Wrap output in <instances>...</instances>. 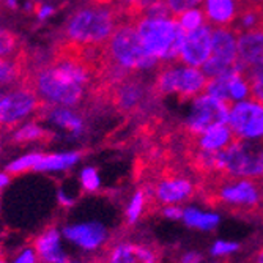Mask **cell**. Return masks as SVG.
<instances>
[{
    "label": "cell",
    "mask_w": 263,
    "mask_h": 263,
    "mask_svg": "<svg viewBox=\"0 0 263 263\" xmlns=\"http://www.w3.org/2000/svg\"><path fill=\"white\" fill-rule=\"evenodd\" d=\"M69 49L59 52L49 63L33 68L27 76L43 106L78 107L98 78V63L90 62L79 49Z\"/></svg>",
    "instance_id": "6da1fadb"
},
{
    "label": "cell",
    "mask_w": 263,
    "mask_h": 263,
    "mask_svg": "<svg viewBox=\"0 0 263 263\" xmlns=\"http://www.w3.org/2000/svg\"><path fill=\"white\" fill-rule=\"evenodd\" d=\"M129 21L114 0H93L69 14L63 26V40L73 49L104 47L115 29Z\"/></svg>",
    "instance_id": "7a4b0ae2"
},
{
    "label": "cell",
    "mask_w": 263,
    "mask_h": 263,
    "mask_svg": "<svg viewBox=\"0 0 263 263\" xmlns=\"http://www.w3.org/2000/svg\"><path fill=\"white\" fill-rule=\"evenodd\" d=\"M199 187L202 199L210 206L222 208L235 214L263 213V178L216 172L202 177Z\"/></svg>",
    "instance_id": "3957f363"
},
{
    "label": "cell",
    "mask_w": 263,
    "mask_h": 263,
    "mask_svg": "<svg viewBox=\"0 0 263 263\" xmlns=\"http://www.w3.org/2000/svg\"><path fill=\"white\" fill-rule=\"evenodd\" d=\"M103 51L104 62L107 65L122 69L128 74H137L159 68V62L148 55L143 47L133 21H123L115 29Z\"/></svg>",
    "instance_id": "277c9868"
},
{
    "label": "cell",
    "mask_w": 263,
    "mask_h": 263,
    "mask_svg": "<svg viewBox=\"0 0 263 263\" xmlns=\"http://www.w3.org/2000/svg\"><path fill=\"white\" fill-rule=\"evenodd\" d=\"M133 22L145 51L156 59L159 65L178 60L184 32L175 22L174 16L150 17L142 14Z\"/></svg>",
    "instance_id": "5b68a950"
},
{
    "label": "cell",
    "mask_w": 263,
    "mask_h": 263,
    "mask_svg": "<svg viewBox=\"0 0 263 263\" xmlns=\"http://www.w3.org/2000/svg\"><path fill=\"white\" fill-rule=\"evenodd\" d=\"M210 78L202 71L183 63H162L156 73L153 82V91L159 97L177 95L183 101L194 100L199 95L205 93Z\"/></svg>",
    "instance_id": "8992f818"
},
{
    "label": "cell",
    "mask_w": 263,
    "mask_h": 263,
    "mask_svg": "<svg viewBox=\"0 0 263 263\" xmlns=\"http://www.w3.org/2000/svg\"><path fill=\"white\" fill-rule=\"evenodd\" d=\"M219 171L229 175L263 178V139H238L218 153Z\"/></svg>",
    "instance_id": "52a82bcc"
},
{
    "label": "cell",
    "mask_w": 263,
    "mask_h": 263,
    "mask_svg": "<svg viewBox=\"0 0 263 263\" xmlns=\"http://www.w3.org/2000/svg\"><path fill=\"white\" fill-rule=\"evenodd\" d=\"M41 101L29 82L0 90V129L16 128L41 112Z\"/></svg>",
    "instance_id": "ba28073f"
},
{
    "label": "cell",
    "mask_w": 263,
    "mask_h": 263,
    "mask_svg": "<svg viewBox=\"0 0 263 263\" xmlns=\"http://www.w3.org/2000/svg\"><path fill=\"white\" fill-rule=\"evenodd\" d=\"M230 107L219 101L211 95H199L194 98L193 112H191L187 122L184 125V131L189 134H200L213 126L224 125L229 122Z\"/></svg>",
    "instance_id": "9c48e42d"
},
{
    "label": "cell",
    "mask_w": 263,
    "mask_h": 263,
    "mask_svg": "<svg viewBox=\"0 0 263 263\" xmlns=\"http://www.w3.org/2000/svg\"><path fill=\"white\" fill-rule=\"evenodd\" d=\"M229 126L238 139L263 137V104L254 100L235 104L229 114Z\"/></svg>",
    "instance_id": "30bf717a"
},
{
    "label": "cell",
    "mask_w": 263,
    "mask_h": 263,
    "mask_svg": "<svg viewBox=\"0 0 263 263\" xmlns=\"http://www.w3.org/2000/svg\"><path fill=\"white\" fill-rule=\"evenodd\" d=\"M210 54H211V27L200 26L193 32L184 33L177 62L186 66L199 68L210 59Z\"/></svg>",
    "instance_id": "8fae6325"
},
{
    "label": "cell",
    "mask_w": 263,
    "mask_h": 263,
    "mask_svg": "<svg viewBox=\"0 0 263 263\" xmlns=\"http://www.w3.org/2000/svg\"><path fill=\"white\" fill-rule=\"evenodd\" d=\"M152 191H153V197L158 203L175 205L177 202H183L189 197H193L196 193V186L186 177L175 172H169L164 174L156 181Z\"/></svg>",
    "instance_id": "7c38bea8"
},
{
    "label": "cell",
    "mask_w": 263,
    "mask_h": 263,
    "mask_svg": "<svg viewBox=\"0 0 263 263\" xmlns=\"http://www.w3.org/2000/svg\"><path fill=\"white\" fill-rule=\"evenodd\" d=\"M104 261L107 263H159V251L152 245L117 241L109 246Z\"/></svg>",
    "instance_id": "4fadbf2b"
},
{
    "label": "cell",
    "mask_w": 263,
    "mask_h": 263,
    "mask_svg": "<svg viewBox=\"0 0 263 263\" xmlns=\"http://www.w3.org/2000/svg\"><path fill=\"white\" fill-rule=\"evenodd\" d=\"M148 87L137 74H129L120 82L112 85V101L123 112H134L147 101Z\"/></svg>",
    "instance_id": "5bb4252c"
},
{
    "label": "cell",
    "mask_w": 263,
    "mask_h": 263,
    "mask_svg": "<svg viewBox=\"0 0 263 263\" xmlns=\"http://www.w3.org/2000/svg\"><path fill=\"white\" fill-rule=\"evenodd\" d=\"M63 236L85 251H95L107 240V232L98 222H87L65 227Z\"/></svg>",
    "instance_id": "9a60e30c"
},
{
    "label": "cell",
    "mask_w": 263,
    "mask_h": 263,
    "mask_svg": "<svg viewBox=\"0 0 263 263\" xmlns=\"http://www.w3.org/2000/svg\"><path fill=\"white\" fill-rule=\"evenodd\" d=\"M51 125L69 133L71 136H81L85 131V122L82 115L76 110V107L65 106H43L41 112Z\"/></svg>",
    "instance_id": "2e32d148"
},
{
    "label": "cell",
    "mask_w": 263,
    "mask_h": 263,
    "mask_svg": "<svg viewBox=\"0 0 263 263\" xmlns=\"http://www.w3.org/2000/svg\"><path fill=\"white\" fill-rule=\"evenodd\" d=\"M32 246L41 263H69L68 255L60 246V232L55 227H49L40 233Z\"/></svg>",
    "instance_id": "e0dca14e"
},
{
    "label": "cell",
    "mask_w": 263,
    "mask_h": 263,
    "mask_svg": "<svg viewBox=\"0 0 263 263\" xmlns=\"http://www.w3.org/2000/svg\"><path fill=\"white\" fill-rule=\"evenodd\" d=\"M27 63L24 52L0 59V90H8L22 82H27Z\"/></svg>",
    "instance_id": "ac0fdd59"
},
{
    "label": "cell",
    "mask_w": 263,
    "mask_h": 263,
    "mask_svg": "<svg viewBox=\"0 0 263 263\" xmlns=\"http://www.w3.org/2000/svg\"><path fill=\"white\" fill-rule=\"evenodd\" d=\"M238 59L245 66L263 63V32H249L238 36Z\"/></svg>",
    "instance_id": "d6986e66"
},
{
    "label": "cell",
    "mask_w": 263,
    "mask_h": 263,
    "mask_svg": "<svg viewBox=\"0 0 263 263\" xmlns=\"http://www.w3.org/2000/svg\"><path fill=\"white\" fill-rule=\"evenodd\" d=\"M236 0H206L203 14L208 26L229 27L236 16Z\"/></svg>",
    "instance_id": "ffe728a7"
},
{
    "label": "cell",
    "mask_w": 263,
    "mask_h": 263,
    "mask_svg": "<svg viewBox=\"0 0 263 263\" xmlns=\"http://www.w3.org/2000/svg\"><path fill=\"white\" fill-rule=\"evenodd\" d=\"M82 155L79 152H59L41 156L36 169L38 172H65L74 167L81 161Z\"/></svg>",
    "instance_id": "44dd1931"
},
{
    "label": "cell",
    "mask_w": 263,
    "mask_h": 263,
    "mask_svg": "<svg viewBox=\"0 0 263 263\" xmlns=\"http://www.w3.org/2000/svg\"><path fill=\"white\" fill-rule=\"evenodd\" d=\"M47 136H49V131H47L44 126H41L38 122H35V120L24 122L19 126H16L14 131H13V140L16 143L40 142V140H44Z\"/></svg>",
    "instance_id": "7402d4cb"
},
{
    "label": "cell",
    "mask_w": 263,
    "mask_h": 263,
    "mask_svg": "<svg viewBox=\"0 0 263 263\" xmlns=\"http://www.w3.org/2000/svg\"><path fill=\"white\" fill-rule=\"evenodd\" d=\"M43 153L40 152H30L22 155L16 159H13L8 165H7V172L10 175H21L24 172H29V171H35L36 165L41 159Z\"/></svg>",
    "instance_id": "603a6c76"
},
{
    "label": "cell",
    "mask_w": 263,
    "mask_h": 263,
    "mask_svg": "<svg viewBox=\"0 0 263 263\" xmlns=\"http://www.w3.org/2000/svg\"><path fill=\"white\" fill-rule=\"evenodd\" d=\"M175 22L180 26V29L184 32V33H189L196 29H199L200 26H203V21H205V14L203 11L200 10H196V8H189L183 13H178L174 16Z\"/></svg>",
    "instance_id": "cb8c5ba5"
},
{
    "label": "cell",
    "mask_w": 263,
    "mask_h": 263,
    "mask_svg": "<svg viewBox=\"0 0 263 263\" xmlns=\"http://www.w3.org/2000/svg\"><path fill=\"white\" fill-rule=\"evenodd\" d=\"M183 219L186 221L187 226L199 227V229H211L219 222L218 214H205L194 208L183 211Z\"/></svg>",
    "instance_id": "d4e9b609"
},
{
    "label": "cell",
    "mask_w": 263,
    "mask_h": 263,
    "mask_svg": "<svg viewBox=\"0 0 263 263\" xmlns=\"http://www.w3.org/2000/svg\"><path fill=\"white\" fill-rule=\"evenodd\" d=\"M21 52H22V46L19 36L11 30L0 27V59L13 57Z\"/></svg>",
    "instance_id": "484cf974"
},
{
    "label": "cell",
    "mask_w": 263,
    "mask_h": 263,
    "mask_svg": "<svg viewBox=\"0 0 263 263\" xmlns=\"http://www.w3.org/2000/svg\"><path fill=\"white\" fill-rule=\"evenodd\" d=\"M148 202V194L145 189H139L137 193L133 196L128 208H126V219L128 224H134L136 221H139V218L142 216L143 210H145V205Z\"/></svg>",
    "instance_id": "4316f807"
},
{
    "label": "cell",
    "mask_w": 263,
    "mask_h": 263,
    "mask_svg": "<svg viewBox=\"0 0 263 263\" xmlns=\"http://www.w3.org/2000/svg\"><path fill=\"white\" fill-rule=\"evenodd\" d=\"M155 2V0H117V5L123 10L129 21H136L139 16L145 13V10Z\"/></svg>",
    "instance_id": "83f0119b"
},
{
    "label": "cell",
    "mask_w": 263,
    "mask_h": 263,
    "mask_svg": "<svg viewBox=\"0 0 263 263\" xmlns=\"http://www.w3.org/2000/svg\"><path fill=\"white\" fill-rule=\"evenodd\" d=\"M79 180H81L82 187L85 191H88V193H95V191H98V187L101 184L100 174H98L97 169H95V167H84L81 175H79Z\"/></svg>",
    "instance_id": "f1b7e54d"
},
{
    "label": "cell",
    "mask_w": 263,
    "mask_h": 263,
    "mask_svg": "<svg viewBox=\"0 0 263 263\" xmlns=\"http://www.w3.org/2000/svg\"><path fill=\"white\" fill-rule=\"evenodd\" d=\"M164 2L167 4V7H169L172 16H175L189 8H194L196 5H199L202 2V0H164Z\"/></svg>",
    "instance_id": "f546056e"
},
{
    "label": "cell",
    "mask_w": 263,
    "mask_h": 263,
    "mask_svg": "<svg viewBox=\"0 0 263 263\" xmlns=\"http://www.w3.org/2000/svg\"><path fill=\"white\" fill-rule=\"evenodd\" d=\"M13 263H41V261H40L38 254L33 249V246H27V248H24L16 255V258L13 260Z\"/></svg>",
    "instance_id": "4dcf8cb0"
},
{
    "label": "cell",
    "mask_w": 263,
    "mask_h": 263,
    "mask_svg": "<svg viewBox=\"0 0 263 263\" xmlns=\"http://www.w3.org/2000/svg\"><path fill=\"white\" fill-rule=\"evenodd\" d=\"M33 13L36 14L38 21H47L51 16L55 14V7L51 4H38Z\"/></svg>",
    "instance_id": "1f68e13d"
},
{
    "label": "cell",
    "mask_w": 263,
    "mask_h": 263,
    "mask_svg": "<svg viewBox=\"0 0 263 263\" xmlns=\"http://www.w3.org/2000/svg\"><path fill=\"white\" fill-rule=\"evenodd\" d=\"M238 246L236 243H224V241H218L216 245L213 246V254L214 255H222V254H229V252H233V251H236Z\"/></svg>",
    "instance_id": "d6a6232c"
},
{
    "label": "cell",
    "mask_w": 263,
    "mask_h": 263,
    "mask_svg": "<svg viewBox=\"0 0 263 263\" xmlns=\"http://www.w3.org/2000/svg\"><path fill=\"white\" fill-rule=\"evenodd\" d=\"M162 214L171 219H178V218H183V211L177 206H172V205H167L164 210H162Z\"/></svg>",
    "instance_id": "836d02e7"
},
{
    "label": "cell",
    "mask_w": 263,
    "mask_h": 263,
    "mask_svg": "<svg viewBox=\"0 0 263 263\" xmlns=\"http://www.w3.org/2000/svg\"><path fill=\"white\" fill-rule=\"evenodd\" d=\"M202 260L200 254H196V252H189L186 254L183 258H181V263H199Z\"/></svg>",
    "instance_id": "e575fe53"
},
{
    "label": "cell",
    "mask_w": 263,
    "mask_h": 263,
    "mask_svg": "<svg viewBox=\"0 0 263 263\" xmlns=\"http://www.w3.org/2000/svg\"><path fill=\"white\" fill-rule=\"evenodd\" d=\"M0 4L8 10H17L19 8V0H0Z\"/></svg>",
    "instance_id": "d590c367"
},
{
    "label": "cell",
    "mask_w": 263,
    "mask_h": 263,
    "mask_svg": "<svg viewBox=\"0 0 263 263\" xmlns=\"http://www.w3.org/2000/svg\"><path fill=\"white\" fill-rule=\"evenodd\" d=\"M10 174L5 171V172H0V189H4L8 183H10Z\"/></svg>",
    "instance_id": "8d00e7d4"
},
{
    "label": "cell",
    "mask_w": 263,
    "mask_h": 263,
    "mask_svg": "<svg viewBox=\"0 0 263 263\" xmlns=\"http://www.w3.org/2000/svg\"><path fill=\"white\" fill-rule=\"evenodd\" d=\"M59 199H60V202L63 205H71V203H73V199H69L65 193H62V191H60V194H59Z\"/></svg>",
    "instance_id": "74e56055"
},
{
    "label": "cell",
    "mask_w": 263,
    "mask_h": 263,
    "mask_svg": "<svg viewBox=\"0 0 263 263\" xmlns=\"http://www.w3.org/2000/svg\"><path fill=\"white\" fill-rule=\"evenodd\" d=\"M254 263H263V248L257 251V254L254 257Z\"/></svg>",
    "instance_id": "f35d334b"
},
{
    "label": "cell",
    "mask_w": 263,
    "mask_h": 263,
    "mask_svg": "<svg viewBox=\"0 0 263 263\" xmlns=\"http://www.w3.org/2000/svg\"><path fill=\"white\" fill-rule=\"evenodd\" d=\"M0 263H7V260H5V258H4L2 255H0Z\"/></svg>",
    "instance_id": "ab89813d"
},
{
    "label": "cell",
    "mask_w": 263,
    "mask_h": 263,
    "mask_svg": "<svg viewBox=\"0 0 263 263\" xmlns=\"http://www.w3.org/2000/svg\"><path fill=\"white\" fill-rule=\"evenodd\" d=\"M100 263H107V261H104V260H103V261H100Z\"/></svg>",
    "instance_id": "60d3db41"
},
{
    "label": "cell",
    "mask_w": 263,
    "mask_h": 263,
    "mask_svg": "<svg viewBox=\"0 0 263 263\" xmlns=\"http://www.w3.org/2000/svg\"><path fill=\"white\" fill-rule=\"evenodd\" d=\"M261 214H263V213H261Z\"/></svg>",
    "instance_id": "b9f144b4"
}]
</instances>
